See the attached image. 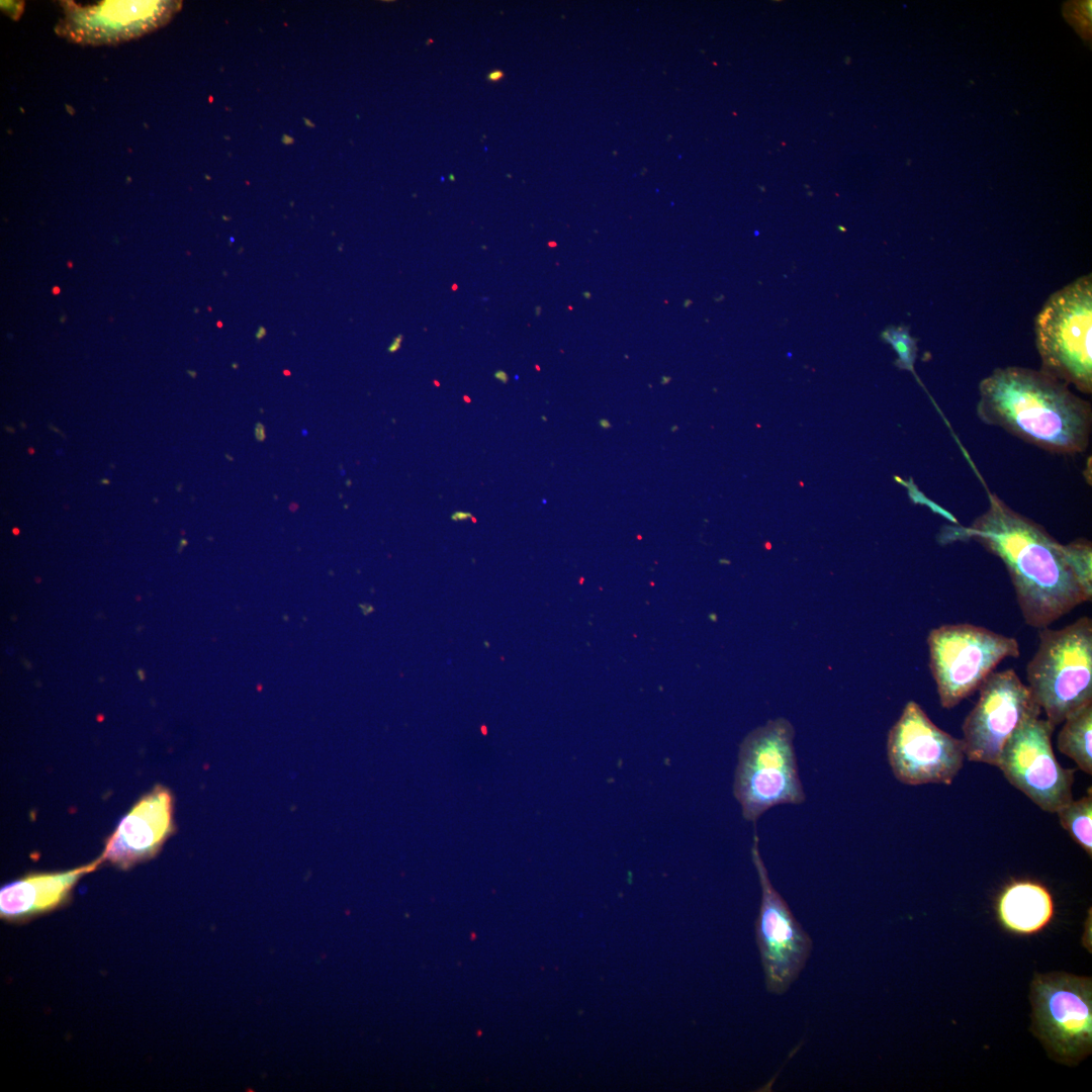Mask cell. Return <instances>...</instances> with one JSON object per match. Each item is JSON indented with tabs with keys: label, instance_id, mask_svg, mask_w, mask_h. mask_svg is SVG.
I'll return each instance as SVG.
<instances>
[{
	"label": "cell",
	"instance_id": "7402d4cb",
	"mask_svg": "<svg viewBox=\"0 0 1092 1092\" xmlns=\"http://www.w3.org/2000/svg\"><path fill=\"white\" fill-rule=\"evenodd\" d=\"M493 376L495 379L499 380L503 383H507L509 380L508 374L503 370L495 371Z\"/></svg>",
	"mask_w": 1092,
	"mask_h": 1092
},
{
	"label": "cell",
	"instance_id": "3957f363",
	"mask_svg": "<svg viewBox=\"0 0 1092 1092\" xmlns=\"http://www.w3.org/2000/svg\"><path fill=\"white\" fill-rule=\"evenodd\" d=\"M1026 678L1033 700L1055 728L1092 703V619L1083 616L1060 629H1038Z\"/></svg>",
	"mask_w": 1092,
	"mask_h": 1092
},
{
	"label": "cell",
	"instance_id": "9a60e30c",
	"mask_svg": "<svg viewBox=\"0 0 1092 1092\" xmlns=\"http://www.w3.org/2000/svg\"><path fill=\"white\" fill-rule=\"evenodd\" d=\"M1057 738L1058 749L1073 759L1084 772L1092 774V703H1088L1065 720Z\"/></svg>",
	"mask_w": 1092,
	"mask_h": 1092
},
{
	"label": "cell",
	"instance_id": "44dd1931",
	"mask_svg": "<svg viewBox=\"0 0 1092 1092\" xmlns=\"http://www.w3.org/2000/svg\"><path fill=\"white\" fill-rule=\"evenodd\" d=\"M504 74L499 70H493L487 75V79L492 82H496L503 78Z\"/></svg>",
	"mask_w": 1092,
	"mask_h": 1092
},
{
	"label": "cell",
	"instance_id": "5b68a950",
	"mask_svg": "<svg viewBox=\"0 0 1092 1092\" xmlns=\"http://www.w3.org/2000/svg\"><path fill=\"white\" fill-rule=\"evenodd\" d=\"M1040 370L1092 393V275L1085 274L1055 291L1034 320Z\"/></svg>",
	"mask_w": 1092,
	"mask_h": 1092
},
{
	"label": "cell",
	"instance_id": "7a4b0ae2",
	"mask_svg": "<svg viewBox=\"0 0 1092 1092\" xmlns=\"http://www.w3.org/2000/svg\"><path fill=\"white\" fill-rule=\"evenodd\" d=\"M979 420L1059 455L1087 450L1092 433L1091 403L1040 369H994L978 386Z\"/></svg>",
	"mask_w": 1092,
	"mask_h": 1092
},
{
	"label": "cell",
	"instance_id": "603a6c76",
	"mask_svg": "<svg viewBox=\"0 0 1092 1092\" xmlns=\"http://www.w3.org/2000/svg\"><path fill=\"white\" fill-rule=\"evenodd\" d=\"M401 339H402V336H398L397 338H395L393 343L389 346L388 352L393 353V352L397 351L399 349V347H400Z\"/></svg>",
	"mask_w": 1092,
	"mask_h": 1092
},
{
	"label": "cell",
	"instance_id": "4fadbf2b",
	"mask_svg": "<svg viewBox=\"0 0 1092 1092\" xmlns=\"http://www.w3.org/2000/svg\"><path fill=\"white\" fill-rule=\"evenodd\" d=\"M102 861L100 856L70 871L29 875L5 885L0 891L1 917L17 920L57 908L67 900L79 879Z\"/></svg>",
	"mask_w": 1092,
	"mask_h": 1092
},
{
	"label": "cell",
	"instance_id": "ffe728a7",
	"mask_svg": "<svg viewBox=\"0 0 1092 1092\" xmlns=\"http://www.w3.org/2000/svg\"><path fill=\"white\" fill-rule=\"evenodd\" d=\"M470 518H473L470 513H466V512H462V511L455 512L451 516V520H453V521H465V520H468Z\"/></svg>",
	"mask_w": 1092,
	"mask_h": 1092
},
{
	"label": "cell",
	"instance_id": "30bf717a",
	"mask_svg": "<svg viewBox=\"0 0 1092 1092\" xmlns=\"http://www.w3.org/2000/svg\"><path fill=\"white\" fill-rule=\"evenodd\" d=\"M755 833L751 859L760 885V905L755 922L756 942L767 992L786 993L798 979L812 951V939L774 887L759 852Z\"/></svg>",
	"mask_w": 1092,
	"mask_h": 1092
},
{
	"label": "cell",
	"instance_id": "8fae6325",
	"mask_svg": "<svg viewBox=\"0 0 1092 1092\" xmlns=\"http://www.w3.org/2000/svg\"><path fill=\"white\" fill-rule=\"evenodd\" d=\"M978 690L979 699L962 727L965 755L997 766L1003 746L1020 723L1042 711L1012 668L993 671Z\"/></svg>",
	"mask_w": 1092,
	"mask_h": 1092
},
{
	"label": "cell",
	"instance_id": "277c9868",
	"mask_svg": "<svg viewBox=\"0 0 1092 1092\" xmlns=\"http://www.w3.org/2000/svg\"><path fill=\"white\" fill-rule=\"evenodd\" d=\"M795 730L785 718L751 730L739 745L733 794L746 821L768 809L805 802L794 747Z\"/></svg>",
	"mask_w": 1092,
	"mask_h": 1092
},
{
	"label": "cell",
	"instance_id": "6da1fadb",
	"mask_svg": "<svg viewBox=\"0 0 1092 1092\" xmlns=\"http://www.w3.org/2000/svg\"><path fill=\"white\" fill-rule=\"evenodd\" d=\"M957 540H974L1003 562L1030 627H1049L1087 602L1065 559L1063 544L995 493L989 494L988 508L969 527L941 534L943 542Z\"/></svg>",
	"mask_w": 1092,
	"mask_h": 1092
},
{
	"label": "cell",
	"instance_id": "cb8c5ba5",
	"mask_svg": "<svg viewBox=\"0 0 1092 1092\" xmlns=\"http://www.w3.org/2000/svg\"><path fill=\"white\" fill-rule=\"evenodd\" d=\"M600 425H601V426H602V427H603L604 429H607V428H609V427H610V423H609V421H608V420H601V421H600Z\"/></svg>",
	"mask_w": 1092,
	"mask_h": 1092
},
{
	"label": "cell",
	"instance_id": "d6986e66",
	"mask_svg": "<svg viewBox=\"0 0 1092 1092\" xmlns=\"http://www.w3.org/2000/svg\"><path fill=\"white\" fill-rule=\"evenodd\" d=\"M254 433L258 442H263L266 439L265 426L262 423H256Z\"/></svg>",
	"mask_w": 1092,
	"mask_h": 1092
},
{
	"label": "cell",
	"instance_id": "e0dca14e",
	"mask_svg": "<svg viewBox=\"0 0 1092 1092\" xmlns=\"http://www.w3.org/2000/svg\"><path fill=\"white\" fill-rule=\"evenodd\" d=\"M1065 559L1078 581L1087 602L1092 599V543L1078 538L1063 544Z\"/></svg>",
	"mask_w": 1092,
	"mask_h": 1092
},
{
	"label": "cell",
	"instance_id": "9c48e42d",
	"mask_svg": "<svg viewBox=\"0 0 1092 1092\" xmlns=\"http://www.w3.org/2000/svg\"><path fill=\"white\" fill-rule=\"evenodd\" d=\"M1055 727L1040 714L1028 716L1002 748L997 766L1006 780L1045 812L1071 801L1075 769L1064 768L1052 747Z\"/></svg>",
	"mask_w": 1092,
	"mask_h": 1092
},
{
	"label": "cell",
	"instance_id": "5bb4252c",
	"mask_svg": "<svg viewBox=\"0 0 1092 1092\" xmlns=\"http://www.w3.org/2000/svg\"><path fill=\"white\" fill-rule=\"evenodd\" d=\"M1055 905L1050 891L1041 884L1022 880L1003 888L996 900V915L1001 927L1015 935H1033L1053 920Z\"/></svg>",
	"mask_w": 1092,
	"mask_h": 1092
},
{
	"label": "cell",
	"instance_id": "52a82bcc",
	"mask_svg": "<svg viewBox=\"0 0 1092 1092\" xmlns=\"http://www.w3.org/2000/svg\"><path fill=\"white\" fill-rule=\"evenodd\" d=\"M926 642L929 668L945 709L977 691L1004 659L1020 654L1014 637L969 623L933 628Z\"/></svg>",
	"mask_w": 1092,
	"mask_h": 1092
},
{
	"label": "cell",
	"instance_id": "2e32d148",
	"mask_svg": "<svg viewBox=\"0 0 1092 1092\" xmlns=\"http://www.w3.org/2000/svg\"><path fill=\"white\" fill-rule=\"evenodd\" d=\"M1058 813L1060 823L1071 837L1091 856L1092 854V795L1071 800Z\"/></svg>",
	"mask_w": 1092,
	"mask_h": 1092
},
{
	"label": "cell",
	"instance_id": "7c38bea8",
	"mask_svg": "<svg viewBox=\"0 0 1092 1092\" xmlns=\"http://www.w3.org/2000/svg\"><path fill=\"white\" fill-rule=\"evenodd\" d=\"M172 817L170 792L154 788L120 820L100 856L122 869L152 857L172 832Z\"/></svg>",
	"mask_w": 1092,
	"mask_h": 1092
},
{
	"label": "cell",
	"instance_id": "ac0fdd59",
	"mask_svg": "<svg viewBox=\"0 0 1092 1092\" xmlns=\"http://www.w3.org/2000/svg\"><path fill=\"white\" fill-rule=\"evenodd\" d=\"M881 338L895 351L897 355L895 365L899 369L911 372L921 384L914 368L918 352L917 340L911 336L909 329L904 326H891L881 333Z\"/></svg>",
	"mask_w": 1092,
	"mask_h": 1092
},
{
	"label": "cell",
	"instance_id": "8992f818",
	"mask_svg": "<svg viewBox=\"0 0 1092 1092\" xmlns=\"http://www.w3.org/2000/svg\"><path fill=\"white\" fill-rule=\"evenodd\" d=\"M1030 1031L1049 1058L1076 1066L1092 1052V979L1035 973L1029 990Z\"/></svg>",
	"mask_w": 1092,
	"mask_h": 1092
},
{
	"label": "cell",
	"instance_id": "ba28073f",
	"mask_svg": "<svg viewBox=\"0 0 1092 1092\" xmlns=\"http://www.w3.org/2000/svg\"><path fill=\"white\" fill-rule=\"evenodd\" d=\"M962 739L936 726L924 710L909 701L887 737V758L902 784L950 785L965 760Z\"/></svg>",
	"mask_w": 1092,
	"mask_h": 1092
}]
</instances>
